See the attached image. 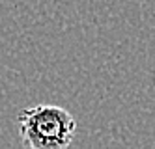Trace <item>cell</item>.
Masks as SVG:
<instances>
[{"label":"cell","mask_w":155,"mask_h":149,"mask_svg":"<svg viewBox=\"0 0 155 149\" xmlns=\"http://www.w3.org/2000/svg\"><path fill=\"white\" fill-rule=\"evenodd\" d=\"M19 136L28 149H68L77 132V119L58 105H34L17 114Z\"/></svg>","instance_id":"1"}]
</instances>
